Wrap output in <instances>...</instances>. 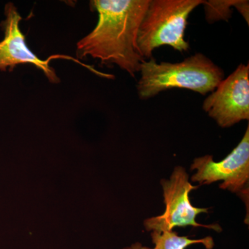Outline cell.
<instances>
[{"label":"cell","instance_id":"cell-1","mask_svg":"<svg viewBox=\"0 0 249 249\" xmlns=\"http://www.w3.org/2000/svg\"><path fill=\"white\" fill-rule=\"evenodd\" d=\"M150 0H93L96 27L76 45L78 59L91 57L102 65L114 64L132 76L140 71L143 57L137 46L141 23Z\"/></svg>","mask_w":249,"mask_h":249},{"label":"cell","instance_id":"cell-2","mask_svg":"<svg viewBox=\"0 0 249 249\" xmlns=\"http://www.w3.org/2000/svg\"><path fill=\"white\" fill-rule=\"evenodd\" d=\"M137 91L142 99L154 97L172 88H183L206 95L213 92L224 78V71L202 53L178 63H157L151 58L141 65Z\"/></svg>","mask_w":249,"mask_h":249},{"label":"cell","instance_id":"cell-3","mask_svg":"<svg viewBox=\"0 0 249 249\" xmlns=\"http://www.w3.org/2000/svg\"><path fill=\"white\" fill-rule=\"evenodd\" d=\"M202 0H150L138 31L137 46L143 58H151L155 49L169 45L178 52H186L185 40L188 18Z\"/></svg>","mask_w":249,"mask_h":249},{"label":"cell","instance_id":"cell-4","mask_svg":"<svg viewBox=\"0 0 249 249\" xmlns=\"http://www.w3.org/2000/svg\"><path fill=\"white\" fill-rule=\"evenodd\" d=\"M163 188L165 211L160 215L149 218L144 222L147 231L164 232L173 231L175 227H205L220 232L219 225H203L196 221L197 215L207 213V209H201L192 205L189 193L197 186H193L189 176L181 166L174 169L169 179L160 181Z\"/></svg>","mask_w":249,"mask_h":249},{"label":"cell","instance_id":"cell-5","mask_svg":"<svg viewBox=\"0 0 249 249\" xmlns=\"http://www.w3.org/2000/svg\"><path fill=\"white\" fill-rule=\"evenodd\" d=\"M203 109L222 127L249 119V65L240 64L205 99Z\"/></svg>","mask_w":249,"mask_h":249},{"label":"cell","instance_id":"cell-6","mask_svg":"<svg viewBox=\"0 0 249 249\" xmlns=\"http://www.w3.org/2000/svg\"><path fill=\"white\" fill-rule=\"evenodd\" d=\"M5 19L0 23L4 37L0 41V71H12L19 65H32L43 71L47 79L52 83H58L60 78L55 70L49 65L53 59H68L81 64L78 60L67 55H53L47 60H42L31 50L26 42L25 36L19 27L22 19L17 7L13 3L6 4Z\"/></svg>","mask_w":249,"mask_h":249},{"label":"cell","instance_id":"cell-7","mask_svg":"<svg viewBox=\"0 0 249 249\" xmlns=\"http://www.w3.org/2000/svg\"><path fill=\"white\" fill-rule=\"evenodd\" d=\"M191 169L196 171L191 178L193 182L206 185L223 181L219 188L240 193L249 179V126L240 143L224 160L215 162L211 155L199 157Z\"/></svg>","mask_w":249,"mask_h":249},{"label":"cell","instance_id":"cell-8","mask_svg":"<svg viewBox=\"0 0 249 249\" xmlns=\"http://www.w3.org/2000/svg\"><path fill=\"white\" fill-rule=\"evenodd\" d=\"M152 242L155 248L152 249H186L187 247L196 244H202L206 249L214 247L213 239L206 237L199 240H193L186 236H179L178 232L170 231L164 232H152Z\"/></svg>","mask_w":249,"mask_h":249},{"label":"cell","instance_id":"cell-9","mask_svg":"<svg viewBox=\"0 0 249 249\" xmlns=\"http://www.w3.org/2000/svg\"><path fill=\"white\" fill-rule=\"evenodd\" d=\"M208 21L224 19L227 20L232 14L231 6H235L249 24V1L230 0V1H208L204 2Z\"/></svg>","mask_w":249,"mask_h":249},{"label":"cell","instance_id":"cell-10","mask_svg":"<svg viewBox=\"0 0 249 249\" xmlns=\"http://www.w3.org/2000/svg\"><path fill=\"white\" fill-rule=\"evenodd\" d=\"M124 249H151L149 248V247H144L142 246V244L139 243V242H137V243H134L130 247H127V248Z\"/></svg>","mask_w":249,"mask_h":249}]
</instances>
